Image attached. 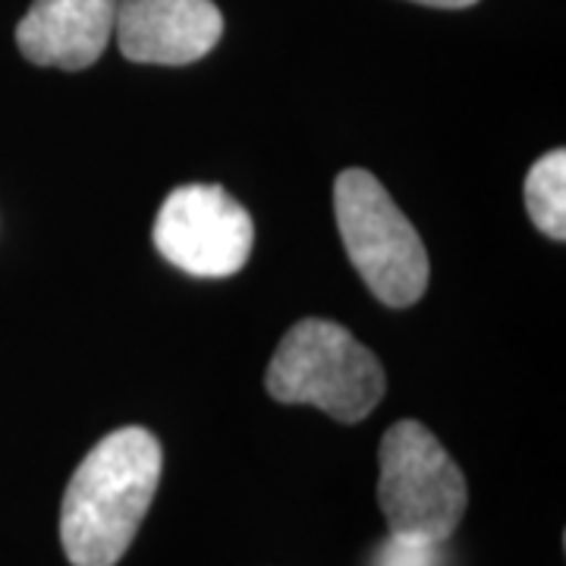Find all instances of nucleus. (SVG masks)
Here are the masks:
<instances>
[{
    "label": "nucleus",
    "instance_id": "obj_3",
    "mask_svg": "<svg viewBox=\"0 0 566 566\" xmlns=\"http://www.w3.org/2000/svg\"><path fill=\"white\" fill-rule=\"evenodd\" d=\"M334 214L340 240L365 286L390 308L419 303L431 264L422 237L368 170H344L334 182Z\"/></svg>",
    "mask_w": 566,
    "mask_h": 566
},
{
    "label": "nucleus",
    "instance_id": "obj_7",
    "mask_svg": "<svg viewBox=\"0 0 566 566\" xmlns=\"http://www.w3.org/2000/svg\"><path fill=\"white\" fill-rule=\"evenodd\" d=\"M117 0H32L17 25L22 57L35 66L85 70L114 35Z\"/></svg>",
    "mask_w": 566,
    "mask_h": 566
},
{
    "label": "nucleus",
    "instance_id": "obj_4",
    "mask_svg": "<svg viewBox=\"0 0 566 566\" xmlns=\"http://www.w3.org/2000/svg\"><path fill=\"white\" fill-rule=\"evenodd\" d=\"M378 504L390 535L428 545L447 542L469 504L460 465L422 422L390 424L381 438Z\"/></svg>",
    "mask_w": 566,
    "mask_h": 566
},
{
    "label": "nucleus",
    "instance_id": "obj_5",
    "mask_svg": "<svg viewBox=\"0 0 566 566\" xmlns=\"http://www.w3.org/2000/svg\"><path fill=\"white\" fill-rule=\"evenodd\" d=\"M151 237L174 268L218 281L243 271L255 245V223L223 186L189 182L164 199Z\"/></svg>",
    "mask_w": 566,
    "mask_h": 566
},
{
    "label": "nucleus",
    "instance_id": "obj_9",
    "mask_svg": "<svg viewBox=\"0 0 566 566\" xmlns=\"http://www.w3.org/2000/svg\"><path fill=\"white\" fill-rule=\"evenodd\" d=\"M434 547L438 545L390 535V542H387L385 551H381V566H431V560H434Z\"/></svg>",
    "mask_w": 566,
    "mask_h": 566
},
{
    "label": "nucleus",
    "instance_id": "obj_2",
    "mask_svg": "<svg viewBox=\"0 0 566 566\" xmlns=\"http://www.w3.org/2000/svg\"><path fill=\"white\" fill-rule=\"evenodd\" d=\"M264 387L277 403L318 406L337 422H363L385 397V368L344 324L303 318L283 334Z\"/></svg>",
    "mask_w": 566,
    "mask_h": 566
},
{
    "label": "nucleus",
    "instance_id": "obj_8",
    "mask_svg": "<svg viewBox=\"0 0 566 566\" xmlns=\"http://www.w3.org/2000/svg\"><path fill=\"white\" fill-rule=\"evenodd\" d=\"M526 211L532 223L557 243L566 240V151L554 148L526 174Z\"/></svg>",
    "mask_w": 566,
    "mask_h": 566
},
{
    "label": "nucleus",
    "instance_id": "obj_10",
    "mask_svg": "<svg viewBox=\"0 0 566 566\" xmlns=\"http://www.w3.org/2000/svg\"><path fill=\"white\" fill-rule=\"evenodd\" d=\"M412 3H422V7H438V10H465L479 0H412Z\"/></svg>",
    "mask_w": 566,
    "mask_h": 566
},
{
    "label": "nucleus",
    "instance_id": "obj_1",
    "mask_svg": "<svg viewBox=\"0 0 566 566\" xmlns=\"http://www.w3.org/2000/svg\"><path fill=\"white\" fill-rule=\"evenodd\" d=\"M161 444L145 428L102 438L73 472L61 506V542L73 566H117L161 482Z\"/></svg>",
    "mask_w": 566,
    "mask_h": 566
},
{
    "label": "nucleus",
    "instance_id": "obj_6",
    "mask_svg": "<svg viewBox=\"0 0 566 566\" xmlns=\"http://www.w3.org/2000/svg\"><path fill=\"white\" fill-rule=\"evenodd\" d=\"M114 35L126 61L186 66L214 51L223 17L214 0H117Z\"/></svg>",
    "mask_w": 566,
    "mask_h": 566
}]
</instances>
